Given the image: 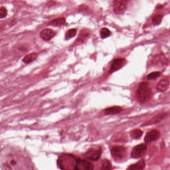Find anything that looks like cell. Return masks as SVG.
Wrapping results in <instances>:
<instances>
[{
  "label": "cell",
  "mask_w": 170,
  "mask_h": 170,
  "mask_svg": "<svg viewBox=\"0 0 170 170\" xmlns=\"http://www.w3.org/2000/svg\"><path fill=\"white\" fill-rule=\"evenodd\" d=\"M136 97L137 100L141 104L147 103L151 97V89L146 82L140 83L137 91H136Z\"/></svg>",
  "instance_id": "obj_1"
},
{
  "label": "cell",
  "mask_w": 170,
  "mask_h": 170,
  "mask_svg": "<svg viewBox=\"0 0 170 170\" xmlns=\"http://www.w3.org/2000/svg\"><path fill=\"white\" fill-rule=\"evenodd\" d=\"M129 0H114L113 10L115 14H121L125 12Z\"/></svg>",
  "instance_id": "obj_2"
},
{
  "label": "cell",
  "mask_w": 170,
  "mask_h": 170,
  "mask_svg": "<svg viewBox=\"0 0 170 170\" xmlns=\"http://www.w3.org/2000/svg\"><path fill=\"white\" fill-rule=\"evenodd\" d=\"M111 152L115 159H122L125 156L126 150L122 146H115L112 148Z\"/></svg>",
  "instance_id": "obj_3"
},
{
  "label": "cell",
  "mask_w": 170,
  "mask_h": 170,
  "mask_svg": "<svg viewBox=\"0 0 170 170\" xmlns=\"http://www.w3.org/2000/svg\"><path fill=\"white\" fill-rule=\"evenodd\" d=\"M101 149L100 148H91L87 152L85 156L88 159L97 161L101 157Z\"/></svg>",
  "instance_id": "obj_4"
},
{
  "label": "cell",
  "mask_w": 170,
  "mask_h": 170,
  "mask_svg": "<svg viewBox=\"0 0 170 170\" xmlns=\"http://www.w3.org/2000/svg\"><path fill=\"white\" fill-rule=\"evenodd\" d=\"M147 150V146L144 144H141L136 146L131 152V157L137 159L140 157Z\"/></svg>",
  "instance_id": "obj_5"
},
{
  "label": "cell",
  "mask_w": 170,
  "mask_h": 170,
  "mask_svg": "<svg viewBox=\"0 0 170 170\" xmlns=\"http://www.w3.org/2000/svg\"><path fill=\"white\" fill-rule=\"evenodd\" d=\"M160 136V133L159 131L157 130H152L146 135L144 138V141L146 143H150L158 140Z\"/></svg>",
  "instance_id": "obj_6"
},
{
  "label": "cell",
  "mask_w": 170,
  "mask_h": 170,
  "mask_svg": "<svg viewBox=\"0 0 170 170\" xmlns=\"http://www.w3.org/2000/svg\"><path fill=\"white\" fill-rule=\"evenodd\" d=\"M125 60L123 58L116 59L111 64V67L110 69V73H112L122 67L125 63Z\"/></svg>",
  "instance_id": "obj_7"
},
{
  "label": "cell",
  "mask_w": 170,
  "mask_h": 170,
  "mask_svg": "<svg viewBox=\"0 0 170 170\" xmlns=\"http://www.w3.org/2000/svg\"><path fill=\"white\" fill-rule=\"evenodd\" d=\"M55 32L51 29H45L40 32V36L42 39L46 41L51 40L55 36Z\"/></svg>",
  "instance_id": "obj_8"
},
{
  "label": "cell",
  "mask_w": 170,
  "mask_h": 170,
  "mask_svg": "<svg viewBox=\"0 0 170 170\" xmlns=\"http://www.w3.org/2000/svg\"><path fill=\"white\" fill-rule=\"evenodd\" d=\"M170 84V81L169 79H164L160 81L157 84V89L159 91H166Z\"/></svg>",
  "instance_id": "obj_9"
},
{
  "label": "cell",
  "mask_w": 170,
  "mask_h": 170,
  "mask_svg": "<svg viewBox=\"0 0 170 170\" xmlns=\"http://www.w3.org/2000/svg\"><path fill=\"white\" fill-rule=\"evenodd\" d=\"M145 167V162L143 159L140 160L137 163L132 165L129 167V170H142Z\"/></svg>",
  "instance_id": "obj_10"
},
{
  "label": "cell",
  "mask_w": 170,
  "mask_h": 170,
  "mask_svg": "<svg viewBox=\"0 0 170 170\" xmlns=\"http://www.w3.org/2000/svg\"><path fill=\"white\" fill-rule=\"evenodd\" d=\"M122 109L121 107L115 106L112 107L107 108L105 110V113L106 114H118L122 111Z\"/></svg>",
  "instance_id": "obj_11"
},
{
  "label": "cell",
  "mask_w": 170,
  "mask_h": 170,
  "mask_svg": "<svg viewBox=\"0 0 170 170\" xmlns=\"http://www.w3.org/2000/svg\"><path fill=\"white\" fill-rule=\"evenodd\" d=\"M38 54L36 53H32L27 55L23 59V62L26 64H29L35 61L38 57Z\"/></svg>",
  "instance_id": "obj_12"
},
{
  "label": "cell",
  "mask_w": 170,
  "mask_h": 170,
  "mask_svg": "<svg viewBox=\"0 0 170 170\" xmlns=\"http://www.w3.org/2000/svg\"><path fill=\"white\" fill-rule=\"evenodd\" d=\"M65 18L62 17V18H59V19H55V20H52L50 23L51 25L53 26H62L65 23Z\"/></svg>",
  "instance_id": "obj_13"
},
{
  "label": "cell",
  "mask_w": 170,
  "mask_h": 170,
  "mask_svg": "<svg viewBox=\"0 0 170 170\" xmlns=\"http://www.w3.org/2000/svg\"><path fill=\"white\" fill-rule=\"evenodd\" d=\"M112 165L109 160L105 159L102 161L101 170H111Z\"/></svg>",
  "instance_id": "obj_14"
},
{
  "label": "cell",
  "mask_w": 170,
  "mask_h": 170,
  "mask_svg": "<svg viewBox=\"0 0 170 170\" xmlns=\"http://www.w3.org/2000/svg\"><path fill=\"white\" fill-rule=\"evenodd\" d=\"M162 18H163V16L162 14H155L152 18V23L155 26L159 25L161 23Z\"/></svg>",
  "instance_id": "obj_15"
},
{
  "label": "cell",
  "mask_w": 170,
  "mask_h": 170,
  "mask_svg": "<svg viewBox=\"0 0 170 170\" xmlns=\"http://www.w3.org/2000/svg\"><path fill=\"white\" fill-rule=\"evenodd\" d=\"M77 30L75 29H71L68 30L66 34H65V39L68 40V39H69L71 38L74 37L77 34Z\"/></svg>",
  "instance_id": "obj_16"
},
{
  "label": "cell",
  "mask_w": 170,
  "mask_h": 170,
  "mask_svg": "<svg viewBox=\"0 0 170 170\" xmlns=\"http://www.w3.org/2000/svg\"><path fill=\"white\" fill-rule=\"evenodd\" d=\"M111 32L107 28H103L100 31V36L102 39H106L110 36Z\"/></svg>",
  "instance_id": "obj_17"
},
{
  "label": "cell",
  "mask_w": 170,
  "mask_h": 170,
  "mask_svg": "<svg viewBox=\"0 0 170 170\" xmlns=\"http://www.w3.org/2000/svg\"><path fill=\"white\" fill-rule=\"evenodd\" d=\"M142 135H143V131L140 129L134 130L131 133V135L134 139L140 138V137L142 136Z\"/></svg>",
  "instance_id": "obj_18"
},
{
  "label": "cell",
  "mask_w": 170,
  "mask_h": 170,
  "mask_svg": "<svg viewBox=\"0 0 170 170\" xmlns=\"http://www.w3.org/2000/svg\"><path fill=\"white\" fill-rule=\"evenodd\" d=\"M160 72H152V73H150V74H149L147 76V78L149 80H153V79H155L157 78H158L160 76Z\"/></svg>",
  "instance_id": "obj_19"
},
{
  "label": "cell",
  "mask_w": 170,
  "mask_h": 170,
  "mask_svg": "<svg viewBox=\"0 0 170 170\" xmlns=\"http://www.w3.org/2000/svg\"><path fill=\"white\" fill-rule=\"evenodd\" d=\"M7 15V11L4 7L1 8L0 9V18L3 19L6 17Z\"/></svg>",
  "instance_id": "obj_20"
},
{
  "label": "cell",
  "mask_w": 170,
  "mask_h": 170,
  "mask_svg": "<svg viewBox=\"0 0 170 170\" xmlns=\"http://www.w3.org/2000/svg\"><path fill=\"white\" fill-rule=\"evenodd\" d=\"M12 165H15L16 164V162L14 161V160H13L12 161Z\"/></svg>",
  "instance_id": "obj_21"
}]
</instances>
